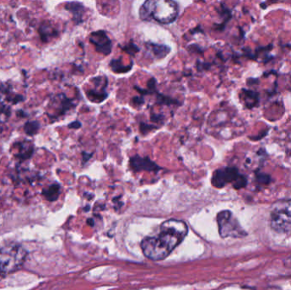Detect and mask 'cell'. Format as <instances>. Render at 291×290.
Masks as SVG:
<instances>
[{
  "instance_id": "cell-13",
  "label": "cell",
  "mask_w": 291,
  "mask_h": 290,
  "mask_svg": "<svg viewBox=\"0 0 291 290\" xmlns=\"http://www.w3.org/2000/svg\"><path fill=\"white\" fill-rule=\"evenodd\" d=\"M55 101L58 103L59 107L57 108V116H60L66 114L67 111L70 110L74 107V102L71 99H68L64 94H60L55 98Z\"/></svg>"
},
{
  "instance_id": "cell-17",
  "label": "cell",
  "mask_w": 291,
  "mask_h": 290,
  "mask_svg": "<svg viewBox=\"0 0 291 290\" xmlns=\"http://www.w3.org/2000/svg\"><path fill=\"white\" fill-rule=\"evenodd\" d=\"M243 93V97H244V103L245 106L249 107V108H252L254 106H256L258 103V98H259V95L255 93L252 90H242Z\"/></svg>"
},
{
  "instance_id": "cell-7",
  "label": "cell",
  "mask_w": 291,
  "mask_h": 290,
  "mask_svg": "<svg viewBox=\"0 0 291 290\" xmlns=\"http://www.w3.org/2000/svg\"><path fill=\"white\" fill-rule=\"evenodd\" d=\"M91 82L93 83L95 89L88 90L86 93L88 99L96 103H100L107 97V93L106 92L108 84L107 77L106 76H97L92 77Z\"/></svg>"
},
{
  "instance_id": "cell-16",
  "label": "cell",
  "mask_w": 291,
  "mask_h": 290,
  "mask_svg": "<svg viewBox=\"0 0 291 290\" xmlns=\"http://www.w3.org/2000/svg\"><path fill=\"white\" fill-rule=\"evenodd\" d=\"M44 197L50 202H55L60 196V187L59 184H52L51 186L43 190Z\"/></svg>"
},
{
  "instance_id": "cell-1",
  "label": "cell",
  "mask_w": 291,
  "mask_h": 290,
  "mask_svg": "<svg viewBox=\"0 0 291 290\" xmlns=\"http://www.w3.org/2000/svg\"><path fill=\"white\" fill-rule=\"evenodd\" d=\"M188 225L182 220H169L161 224L160 232L155 237H147L141 242L144 255L152 260H164L180 245L188 235Z\"/></svg>"
},
{
  "instance_id": "cell-8",
  "label": "cell",
  "mask_w": 291,
  "mask_h": 290,
  "mask_svg": "<svg viewBox=\"0 0 291 290\" xmlns=\"http://www.w3.org/2000/svg\"><path fill=\"white\" fill-rule=\"evenodd\" d=\"M90 42L94 45L98 53L108 56L112 52L113 43L106 32L98 30L91 33L90 35Z\"/></svg>"
},
{
  "instance_id": "cell-6",
  "label": "cell",
  "mask_w": 291,
  "mask_h": 290,
  "mask_svg": "<svg viewBox=\"0 0 291 290\" xmlns=\"http://www.w3.org/2000/svg\"><path fill=\"white\" fill-rule=\"evenodd\" d=\"M239 175L240 174L238 173V170L235 168H222L214 171L211 182L214 187L222 188L227 184L234 183Z\"/></svg>"
},
{
  "instance_id": "cell-3",
  "label": "cell",
  "mask_w": 291,
  "mask_h": 290,
  "mask_svg": "<svg viewBox=\"0 0 291 290\" xmlns=\"http://www.w3.org/2000/svg\"><path fill=\"white\" fill-rule=\"evenodd\" d=\"M27 255V250L19 244H8L0 248V271L11 273L19 270Z\"/></svg>"
},
{
  "instance_id": "cell-21",
  "label": "cell",
  "mask_w": 291,
  "mask_h": 290,
  "mask_svg": "<svg viewBox=\"0 0 291 290\" xmlns=\"http://www.w3.org/2000/svg\"><path fill=\"white\" fill-rule=\"evenodd\" d=\"M284 262H285V266L291 268V256L288 257V258H287V259H286Z\"/></svg>"
},
{
  "instance_id": "cell-11",
  "label": "cell",
  "mask_w": 291,
  "mask_h": 290,
  "mask_svg": "<svg viewBox=\"0 0 291 290\" xmlns=\"http://www.w3.org/2000/svg\"><path fill=\"white\" fill-rule=\"evenodd\" d=\"M145 47H146L147 53L153 57L154 60L164 59L171 52V48L167 45H164V44L147 42L145 43Z\"/></svg>"
},
{
  "instance_id": "cell-5",
  "label": "cell",
  "mask_w": 291,
  "mask_h": 290,
  "mask_svg": "<svg viewBox=\"0 0 291 290\" xmlns=\"http://www.w3.org/2000/svg\"><path fill=\"white\" fill-rule=\"evenodd\" d=\"M219 233L221 237H245L246 232L238 223L237 219L228 210L221 211L217 214Z\"/></svg>"
},
{
  "instance_id": "cell-20",
  "label": "cell",
  "mask_w": 291,
  "mask_h": 290,
  "mask_svg": "<svg viewBox=\"0 0 291 290\" xmlns=\"http://www.w3.org/2000/svg\"><path fill=\"white\" fill-rule=\"evenodd\" d=\"M69 128L71 129H78V128H80L81 124L78 122V121H75L74 123H72V124H69L68 125Z\"/></svg>"
},
{
  "instance_id": "cell-9",
  "label": "cell",
  "mask_w": 291,
  "mask_h": 290,
  "mask_svg": "<svg viewBox=\"0 0 291 290\" xmlns=\"http://www.w3.org/2000/svg\"><path fill=\"white\" fill-rule=\"evenodd\" d=\"M132 169L136 171H157L160 170V167L150 160L148 157H141L135 156L131 159Z\"/></svg>"
},
{
  "instance_id": "cell-15",
  "label": "cell",
  "mask_w": 291,
  "mask_h": 290,
  "mask_svg": "<svg viewBox=\"0 0 291 290\" xmlns=\"http://www.w3.org/2000/svg\"><path fill=\"white\" fill-rule=\"evenodd\" d=\"M109 66H110L111 70L116 74H125L132 69L133 62L129 65H124L123 64L121 58H119V59H114V60H111Z\"/></svg>"
},
{
  "instance_id": "cell-18",
  "label": "cell",
  "mask_w": 291,
  "mask_h": 290,
  "mask_svg": "<svg viewBox=\"0 0 291 290\" xmlns=\"http://www.w3.org/2000/svg\"><path fill=\"white\" fill-rule=\"evenodd\" d=\"M40 128V124L37 121H28L24 125V131L28 135H34L38 133Z\"/></svg>"
},
{
  "instance_id": "cell-14",
  "label": "cell",
  "mask_w": 291,
  "mask_h": 290,
  "mask_svg": "<svg viewBox=\"0 0 291 290\" xmlns=\"http://www.w3.org/2000/svg\"><path fill=\"white\" fill-rule=\"evenodd\" d=\"M18 154L17 157L20 158V160H26L30 158L34 152V144L30 141H21L18 143Z\"/></svg>"
},
{
  "instance_id": "cell-12",
  "label": "cell",
  "mask_w": 291,
  "mask_h": 290,
  "mask_svg": "<svg viewBox=\"0 0 291 290\" xmlns=\"http://www.w3.org/2000/svg\"><path fill=\"white\" fill-rule=\"evenodd\" d=\"M39 34L40 36L41 41L43 43H49V41L53 38L58 36V31L53 27V25L50 21L44 20L39 27Z\"/></svg>"
},
{
  "instance_id": "cell-10",
  "label": "cell",
  "mask_w": 291,
  "mask_h": 290,
  "mask_svg": "<svg viewBox=\"0 0 291 290\" xmlns=\"http://www.w3.org/2000/svg\"><path fill=\"white\" fill-rule=\"evenodd\" d=\"M64 9L73 15V20L76 25H79L84 21L85 7L83 3L78 1H71L65 3Z\"/></svg>"
},
{
  "instance_id": "cell-19",
  "label": "cell",
  "mask_w": 291,
  "mask_h": 290,
  "mask_svg": "<svg viewBox=\"0 0 291 290\" xmlns=\"http://www.w3.org/2000/svg\"><path fill=\"white\" fill-rule=\"evenodd\" d=\"M123 50H124L126 53L130 54V55H133V56H134V55L137 53L140 49H139L134 43L131 42V43H128L127 45H125V46L123 48Z\"/></svg>"
},
{
  "instance_id": "cell-4",
  "label": "cell",
  "mask_w": 291,
  "mask_h": 290,
  "mask_svg": "<svg viewBox=\"0 0 291 290\" xmlns=\"http://www.w3.org/2000/svg\"><path fill=\"white\" fill-rule=\"evenodd\" d=\"M270 225L278 233L291 232V199L278 201L272 206Z\"/></svg>"
},
{
  "instance_id": "cell-2",
  "label": "cell",
  "mask_w": 291,
  "mask_h": 290,
  "mask_svg": "<svg viewBox=\"0 0 291 290\" xmlns=\"http://www.w3.org/2000/svg\"><path fill=\"white\" fill-rule=\"evenodd\" d=\"M179 7L175 0H146L139 10L142 20L171 24L176 20Z\"/></svg>"
}]
</instances>
